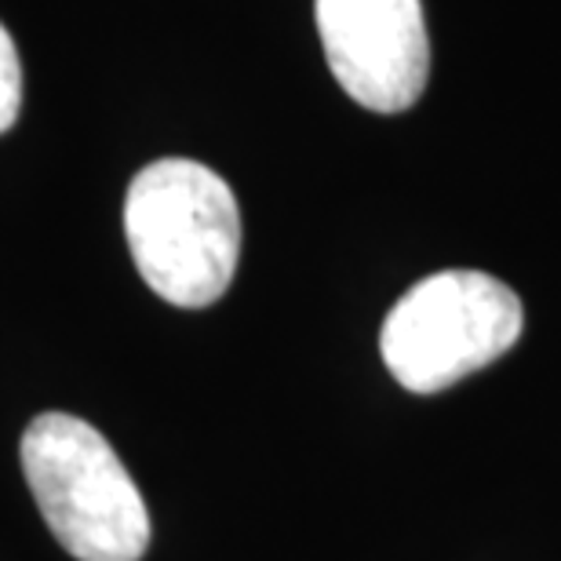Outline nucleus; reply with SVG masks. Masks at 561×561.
Segmentation results:
<instances>
[{
  "mask_svg": "<svg viewBox=\"0 0 561 561\" xmlns=\"http://www.w3.org/2000/svg\"><path fill=\"white\" fill-rule=\"evenodd\" d=\"M125 238L139 277L172 307L222 299L241 260V208L211 168L164 157L131 179Z\"/></svg>",
  "mask_w": 561,
  "mask_h": 561,
  "instance_id": "1",
  "label": "nucleus"
},
{
  "mask_svg": "<svg viewBox=\"0 0 561 561\" xmlns=\"http://www.w3.org/2000/svg\"><path fill=\"white\" fill-rule=\"evenodd\" d=\"M22 474L51 536L77 561H139L150 511L125 463L92 423L44 412L22 434Z\"/></svg>",
  "mask_w": 561,
  "mask_h": 561,
  "instance_id": "2",
  "label": "nucleus"
},
{
  "mask_svg": "<svg viewBox=\"0 0 561 561\" xmlns=\"http://www.w3.org/2000/svg\"><path fill=\"white\" fill-rule=\"evenodd\" d=\"M525 310L514 288L481 271L423 277L387 313L379 351L412 394H437L518 343Z\"/></svg>",
  "mask_w": 561,
  "mask_h": 561,
  "instance_id": "3",
  "label": "nucleus"
},
{
  "mask_svg": "<svg viewBox=\"0 0 561 561\" xmlns=\"http://www.w3.org/2000/svg\"><path fill=\"white\" fill-rule=\"evenodd\" d=\"M332 77L373 114L416 106L431 73L420 0H313Z\"/></svg>",
  "mask_w": 561,
  "mask_h": 561,
  "instance_id": "4",
  "label": "nucleus"
},
{
  "mask_svg": "<svg viewBox=\"0 0 561 561\" xmlns=\"http://www.w3.org/2000/svg\"><path fill=\"white\" fill-rule=\"evenodd\" d=\"M22 110V62L15 51V41L0 22V136L19 121Z\"/></svg>",
  "mask_w": 561,
  "mask_h": 561,
  "instance_id": "5",
  "label": "nucleus"
}]
</instances>
